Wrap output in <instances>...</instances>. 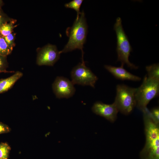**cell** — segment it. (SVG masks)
Returning <instances> with one entry per match:
<instances>
[{"mask_svg": "<svg viewBox=\"0 0 159 159\" xmlns=\"http://www.w3.org/2000/svg\"><path fill=\"white\" fill-rule=\"evenodd\" d=\"M53 92L58 98H68L74 94L75 89L74 84L68 79L63 77H57L52 85Z\"/></svg>", "mask_w": 159, "mask_h": 159, "instance_id": "cell-8", "label": "cell"}, {"mask_svg": "<svg viewBox=\"0 0 159 159\" xmlns=\"http://www.w3.org/2000/svg\"><path fill=\"white\" fill-rule=\"evenodd\" d=\"M159 93V81L150 78L146 75L141 85L137 88L135 106L142 111L152 99L158 96Z\"/></svg>", "mask_w": 159, "mask_h": 159, "instance_id": "cell-4", "label": "cell"}, {"mask_svg": "<svg viewBox=\"0 0 159 159\" xmlns=\"http://www.w3.org/2000/svg\"><path fill=\"white\" fill-rule=\"evenodd\" d=\"M83 1L82 0H73L65 4L64 5L66 8L73 9L76 11L77 13L76 19L78 18L81 13L80 11V9Z\"/></svg>", "mask_w": 159, "mask_h": 159, "instance_id": "cell-14", "label": "cell"}, {"mask_svg": "<svg viewBox=\"0 0 159 159\" xmlns=\"http://www.w3.org/2000/svg\"><path fill=\"white\" fill-rule=\"evenodd\" d=\"M12 51L7 44L3 37L0 34V55L7 56Z\"/></svg>", "mask_w": 159, "mask_h": 159, "instance_id": "cell-15", "label": "cell"}, {"mask_svg": "<svg viewBox=\"0 0 159 159\" xmlns=\"http://www.w3.org/2000/svg\"><path fill=\"white\" fill-rule=\"evenodd\" d=\"M104 67L117 79L134 81H139L141 80L140 77L134 75L127 71L123 68V66L116 67L106 65L104 66Z\"/></svg>", "mask_w": 159, "mask_h": 159, "instance_id": "cell-10", "label": "cell"}, {"mask_svg": "<svg viewBox=\"0 0 159 159\" xmlns=\"http://www.w3.org/2000/svg\"><path fill=\"white\" fill-rule=\"evenodd\" d=\"M92 110L94 113L104 117L111 122L115 121L119 112L114 102L107 104L100 101H97L94 104Z\"/></svg>", "mask_w": 159, "mask_h": 159, "instance_id": "cell-9", "label": "cell"}, {"mask_svg": "<svg viewBox=\"0 0 159 159\" xmlns=\"http://www.w3.org/2000/svg\"><path fill=\"white\" fill-rule=\"evenodd\" d=\"M71 82L74 84L88 85L94 88L98 79L97 77L87 67L85 62H82L74 67L71 72Z\"/></svg>", "mask_w": 159, "mask_h": 159, "instance_id": "cell-6", "label": "cell"}, {"mask_svg": "<svg viewBox=\"0 0 159 159\" xmlns=\"http://www.w3.org/2000/svg\"><path fill=\"white\" fill-rule=\"evenodd\" d=\"M147 77L150 79L159 81V63L154 64L146 67Z\"/></svg>", "mask_w": 159, "mask_h": 159, "instance_id": "cell-13", "label": "cell"}, {"mask_svg": "<svg viewBox=\"0 0 159 159\" xmlns=\"http://www.w3.org/2000/svg\"><path fill=\"white\" fill-rule=\"evenodd\" d=\"M1 72H3L1 71H0V73H1Z\"/></svg>", "mask_w": 159, "mask_h": 159, "instance_id": "cell-23", "label": "cell"}, {"mask_svg": "<svg viewBox=\"0 0 159 159\" xmlns=\"http://www.w3.org/2000/svg\"><path fill=\"white\" fill-rule=\"evenodd\" d=\"M117 36V46L116 51L117 55V61L121 63L122 66L125 64L132 69H136L138 67L130 62L129 59L130 53L132 48L128 37L123 29L122 20L120 17H117L114 26Z\"/></svg>", "mask_w": 159, "mask_h": 159, "instance_id": "cell-3", "label": "cell"}, {"mask_svg": "<svg viewBox=\"0 0 159 159\" xmlns=\"http://www.w3.org/2000/svg\"><path fill=\"white\" fill-rule=\"evenodd\" d=\"M10 131V128L6 125L0 122V134L7 133Z\"/></svg>", "mask_w": 159, "mask_h": 159, "instance_id": "cell-21", "label": "cell"}, {"mask_svg": "<svg viewBox=\"0 0 159 159\" xmlns=\"http://www.w3.org/2000/svg\"><path fill=\"white\" fill-rule=\"evenodd\" d=\"M16 21V20L11 19L9 21L3 24L0 27V34L4 37L12 33L17 26L14 25Z\"/></svg>", "mask_w": 159, "mask_h": 159, "instance_id": "cell-12", "label": "cell"}, {"mask_svg": "<svg viewBox=\"0 0 159 159\" xmlns=\"http://www.w3.org/2000/svg\"><path fill=\"white\" fill-rule=\"evenodd\" d=\"M11 149V147L6 143H0V158L8 159Z\"/></svg>", "mask_w": 159, "mask_h": 159, "instance_id": "cell-16", "label": "cell"}, {"mask_svg": "<svg viewBox=\"0 0 159 159\" xmlns=\"http://www.w3.org/2000/svg\"><path fill=\"white\" fill-rule=\"evenodd\" d=\"M143 113L146 141L140 153L141 159H159V127L146 108Z\"/></svg>", "mask_w": 159, "mask_h": 159, "instance_id": "cell-1", "label": "cell"}, {"mask_svg": "<svg viewBox=\"0 0 159 159\" xmlns=\"http://www.w3.org/2000/svg\"><path fill=\"white\" fill-rule=\"evenodd\" d=\"M151 117L154 122L159 125V109L158 107H155L150 110Z\"/></svg>", "mask_w": 159, "mask_h": 159, "instance_id": "cell-19", "label": "cell"}, {"mask_svg": "<svg viewBox=\"0 0 159 159\" xmlns=\"http://www.w3.org/2000/svg\"><path fill=\"white\" fill-rule=\"evenodd\" d=\"M3 4V2L2 0H0V12L2 10L1 9V7Z\"/></svg>", "mask_w": 159, "mask_h": 159, "instance_id": "cell-22", "label": "cell"}, {"mask_svg": "<svg viewBox=\"0 0 159 159\" xmlns=\"http://www.w3.org/2000/svg\"><path fill=\"white\" fill-rule=\"evenodd\" d=\"M88 26L83 11L81 12L77 19L74 21L72 26L67 28L66 33L69 37L68 41L60 53H66L76 49H80L82 53V61L83 59L84 44L86 40Z\"/></svg>", "mask_w": 159, "mask_h": 159, "instance_id": "cell-2", "label": "cell"}, {"mask_svg": "<svg viewBox=\"0 0 159 159\" xmlns=\"http://www.w3.org/2000/svg\"><path fill=\"white\" fill-rule=\"evenodd\" d=\"M23 76L21 72L17 71L12 76L0 80V94L5 92L11 89L15 83Z\"/></svg>", "mask_w": 159, "mask_h": 159, "instance_id": "cell-11", "label": "cell"}, {"mask_svg": "<svg viewBox=\"0 0 159 159\" xmlns=\"http://www.w3.org/2000/svg\"><path fill=\"white\" fill-rule=\"evenodd\" d=\"M60 54L55 45L48 44L38 51L37 63L39 66H52L59 59Z\"/></svg>", "mask_w": 159, "mask_h": 159, "instance_id": "cell-7", "label": "cell"}, {"mask_svg": "<svg viewBox=\"0 0 159 159\" xmlns=\"http://www.w3.org/2000/svg\"><path fill=\"white\" fill-rule=\"evenodd\" d=\"M11 19L5 14L2 10L0 12V27L1 26L6 22L9 21Z\"/></svg>", "mask_w": 159, "mask_h": 159, "instance_id": "cell-20", "label": "cell"}, {"mask_svg": "<svg viewBox=\"0 0 159 159\" xmlns=\"http://www.w3.org/2000/svg\"><path fill=\"white\" fill-rule=\"evenodd\" d=\"M15 35L16 34L12 32L6 36L3 37L7 44L12 50H13L14 47L15 45Z\"/></svg>", "mask_w": 159, "mask_h": 159, "instance_id": "cell-17", "label": "cell"}, {"mask_svg": "<svg viewBox=\"0 0 159 159\" xmlns=\"http://www.w3.org/2000/svg\"><path fill=\"white\" fill-rule=\"evenodd\" d=\"M8 63L7 61V56L0 55V71L3 72H12V71L6 70L8 67Z\"/></svg>", "mask_w": 159, "mask_h": 159, "instance_id": "cell-18", "label": "cell"}, {"mask_svg": "<svg viewBox=\"0 0 159 159\" xmlns=\"http://www.w3.org/2000/svg\"><path fill=\"white\" fill-rule=\"evenodd\" d=\"M0 159H1L0 158Z\"/></svg>", "mask_w": 159, "mask_h": 159, "instance_id": "cell-24", "label": "cell"}, {"mask_svg": "<svg viewBox=\"0 0 159 159\" xmlns=\"http://www.w3.org/2000/svg\"><path fill=\"white\" fill-rule=\"evenodd\" d=\"M116 89V94L114 102L119 112L125 115L130 114L136 105L135 93L137 88L119 84Z\"/></svg>", "mask_w": 159, "mask_h": 159, "instance_id": "cell-5", "label": "cell"}]
</instances>
